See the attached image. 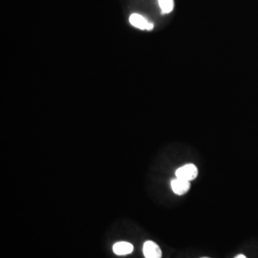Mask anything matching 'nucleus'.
Wrapping results in <instances>:
<instances>
[{
	"label": "nucleus",
	"instance_id": "obj_6",
	"mask_svg": "<svg viewBox=\"0 0 258 258\" xmlns=\"http://www.w3.org/2000/svg\"><path fill=\"white\" fill-rule=\"evenodd\" d=\"M163 14H169L174 8V0H158Z\"/></svg>",
	"mask_w": 258,
	"mask_h": 258
},
{
	"label": "nucleus",
	"instance_id": "obj_2",
	"mask_svg": "<svg viewBox=\"0 0 258 258\" xmlns=\"http://www.w3.org/2000/svg\"><path fill=\"white\" fill-rule=\"evenodd\" d=\"M142 253L145 258H161L162 251L153 241H145L142 246Z\"/></svg>",
	"mask_w": 258,
	"mask_h": 258
},
{
	"label": "nucleus",
	"instance_id": "obj_5",
	"mask_svg": "<svg viewBox=\"0 0 258 258\" xmlns=\"http://www.w3.org/2000/svg\"><path fill=\"white\" fill-rule=\"evenodd\" d=\"M134 251V247L128 242H117L113 246V252L117 256L130 255Z\"/></svg>",
	"mask_w": 258,
	"mask_h": 258
},
{
	"label": "nucleus",
	"instance_id": "obj_3",
	"mask_svg": "<svg viewBox=\"0 0 258 258\" xmlns=\"http://www.w3.org/2000/svg\"><path fill=\"white\" fill-rule=\"evenodd\" d=\"M129 22L134 27L141 29V30L150 31L153 29V24L147 21L142 16L139 14H132L129 18Z\"/></svg>",
	"mask_w": 258,
	"mask_h": 258
},
{
	"label": "nucleus",
	"instance_id": "obj_8",
	"mask_svg": "<svg viewBox=\"0 0 258 258\" xmlns=\"http://www.w3.org/2000/svg\"></svg>",
	"mask_w": 258,
	"mask_h": 258
},
{
	"label": "nucleus",
	"instance_id": "obj_4",
	"mask_svg": "<svg viewBox=\"0 0 258 258\" xmlns=\"http://www.w3.org/2000/svg\"><path fill=\"white\" fill-rule=\"evenodd\" d=\"M171 188L177 195H184L190 188V182L176 178L171 181Z\"/></svg>",
	"mask_w": 258,
	"mask_h": 258
},
{
	"label": "nucleus",
	"instance_id": "obj_7",
	"mask_svg": "<svg viewBox=\"0 0 258 258\" xmlns=\"http://www.w3.org/2000/svg\"><path fill=\"white\" fill-rule=\"evenodd\" d=\"M235 258H247L244 255H239V256H237V257H235Z\"/></svg>",
	"mask_w": 258,
	"mask_h": 258
},
{
	"label": "nucleus",
	"instance_id": "obj_1",
	"mask_svg": "<svg viewBox=\"0 0 258 258\" xmlns=\"http://www.w3.org/2000/svg\"><path fill=\"white\" fill-rule=\"evenodd\" d=\"M176 178L186 180V181H192L196 179L198 176V169L197 167L192 164H188L179 167L176 170Z\"/></svg>",
	"mask_w": 258,
	"mask_h": 258
}]
</instances>
